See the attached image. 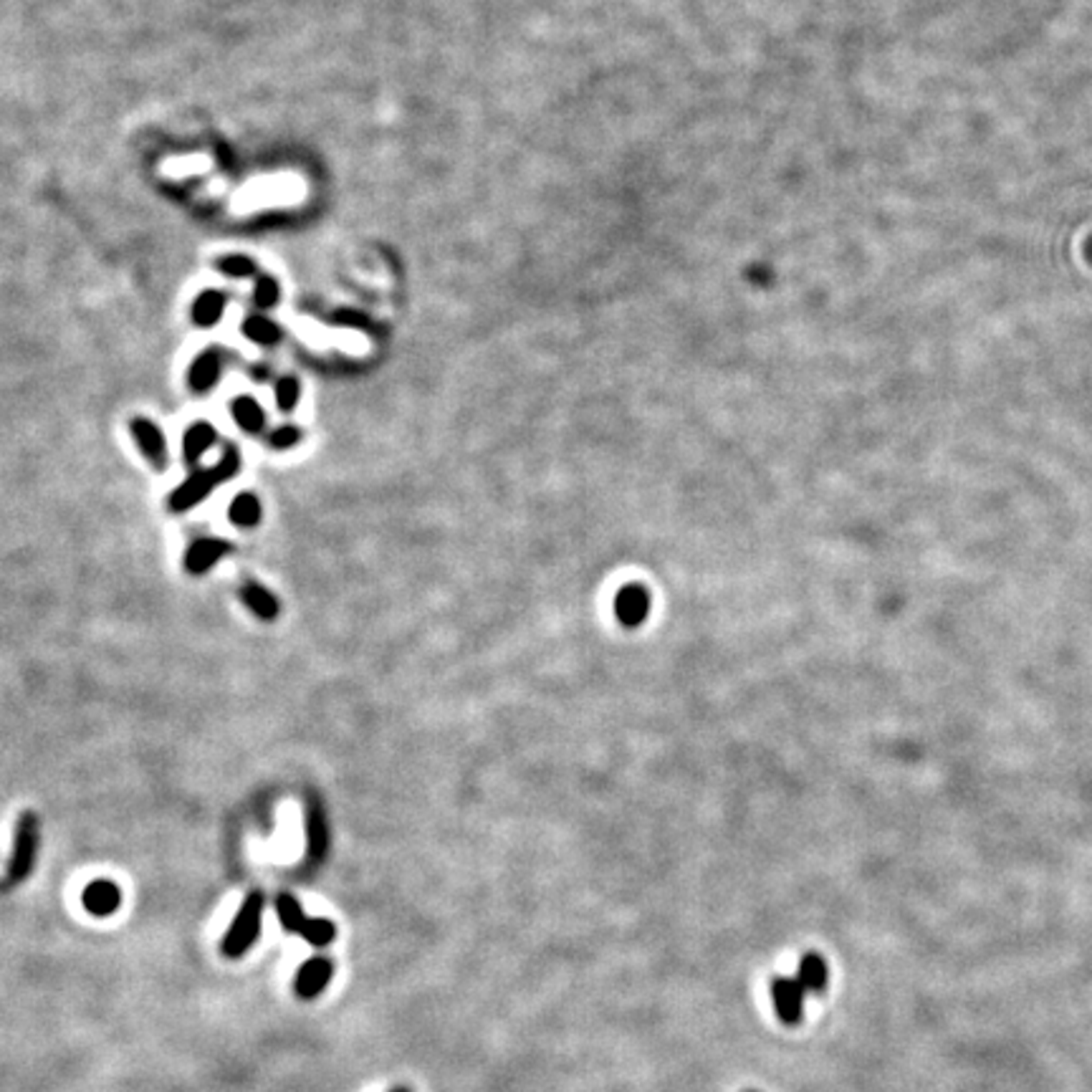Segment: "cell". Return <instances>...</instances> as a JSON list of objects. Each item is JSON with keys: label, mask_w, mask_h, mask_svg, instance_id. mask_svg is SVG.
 <instances>
[{"label": "cell", "mask_w": 1092, "mask_h": 1092, "mask_svg": "<svg viewBox=\"0 0 1092 1092\" xmlns=\"http://www.w3.org/2000/svg\"><path fill=\"white\" fill-rule=\"evenodd\" d=\"M226 303H228V297L223 291H218V289L202 291L190 309L193 324L200 329H213L220 322V316L226 314Z\"/></svg>", "instance_id": "4fadbf2b"}, {"label": "cell", "mask_w": 1092, "mask_h": 1092, "mask_svg": "<svg viewBox=\"0 0 1092 1092\" xmlns=\"http://www.w3.org/2000/svg\"><path fill=\"white\" fill-rule=\"evenodd\" d=\"M233 552V544L231 541H223V539H198V541H193L190 546H188V552H185V569L190 572V574H205V572H210L213 569V564L220 562L223 557H228Z\"/></svg>", "instance_id": "ba28073f"}, {"label": "cell", "mask_w": 1092, "mask_h": 1092, "mask_svg": "<svg viewBox=\"0 0 1092 1092\" xmlns=\"http://www.w3.org/2000/svg\"><path fill=\"white\" fill-rule=\"evenodd\" d=\"M122 903V893L112 880H94L84 891V908L92 916H112Z\"/></svg>", "instance_id": "7c38bea8"}, {"label": "cell", "mask_w": 1092, "mask_h": 1092, "mask_svg": "<svg viewBox=\"0 0 1092 1092\" xmlns=\"http://www.w3.org/2000/svg\"><path fill=\"white\" fill-rule=\"evenodd\" d=\"M796 981L804 987V992H825L827 989V963L817 954H807L799 961V976Z\"/></svg>", "instance_id": "ac0fdd59"}, {"label": "cell", "mask_w": 1092, "mask_h": 1092, "mask_svg": "<svg viewBox=\"0 0 1092 1092\" xmlns=\"http://www.w3.org/2000/svg\"><path fill=\"white\" fill-rule=\"evenodd\" d=\"M278 298H281V286H278V281L273 278V276H259L256 278V284H253V303L259 306V309H271V306H276L278 303Z\"/></svg>", "instance_id": "7402d4cb"}, {"label": "cell", "mask_w": 1092, "mask_h": 1092, "mask_svg": "<svg viewBox=\"0 0 1092 1092\" xmlns=\"http://www.w3.org/2000/svg\"><path fill=\"white\" fill-rule=\"evenodd\" d=\"M35 847H38V820H35L34 812H23L16 822L13 855H10V867H8L10 883H21V880L29 878L35 860Z\"/></svg>", "instance_id": "3957f363"}, {"label": "cell", "mask_w": 1092, "mask_h": 1092, "mask_svg": "<svg viewBox=\"0 0 1092 1092\" xmlns=\"http://www.w3.org/2000/svg\"><path fill=\"white\" fill-rule=\"evenodd\" d=\"M298 936H303L311 946H329L336 936V926L327 918H309Z\"/></svg>", "instance_id": "44dd1931"}, {"label": "cell", "mask_w": 1092, "mask_h": 1092, "mask_svg": "<svg viewBox=\"0 0 1092 1092\" xmlns=\"http://www.w3.org/2000/svg\"><path fill=\"white\" fill-rule=\"evenodd\" d=\"M393 1092H410V1090H407V1088H395Z\"/></svg>", "instance_id": "d4e9b609"}, {"label": "cell", "mask_w": 1092, "mask_h": 1092, "mask_svg": "<svg viewBox=\"0 0 1092 1092\" xmlns=\"http://www.w3.org/2000/svg\"><path fill=\"white\" fill-rule=\"evenodd\" d=\"M329 850V822L319 796H306V862L319 865Z\"/></svg>", "instance_id": "277c9868"}, {"label": "cell", "mask_w": 1092, "mask_h": 1092, "mask_svg": "<svg viewBox=\"0 0 1092 1092\" xmlns=\"http://www.w3.org/2000/svg\"><path fill=\"white\" fill-rule=\"evenodd\" d=\"M276 913H278L281 926L286 928L289 933H301L303 923L309 921V918L303 916V908L298 905L297 897L289 893H284L276 897Z\"/></svg>", "instance_id": "d6986e66"}, {"label": "cell", "mask_w": 1092, "mask_h": 1092, "mask_svg": "<svg viewBox=\"0 0 1092 1092\" xmlns=\"http://www.w3.org/2000/svg\"><path fill=\"white\" fill-rule=\"evenodd\" d=\"M298 440H301V431L297 425H281L268 435V445L273 450H289V448L298 445Z\"/></svg>", "instance_id": "cb8c5ba5"}, {"label": "cell", "mask_w": 1092, "mask_h": 1092, "mask_svg": "<svg viewBox=\"0 0 1092 1092\" xmlns=\"http://www.w3.org/2000/svg\"><path fill=\"white\" fill-rule=\"evenodd\" d=\"M240 602L259 617V620H264V623H273L276 617H278V612H281V604H278V599L276 595L271 592V590H265L264 584H259V582H246V584H240Z\"/></svg>", "instance_id": "8fae6325"}, {"label": "cell", "mask_w": 1092, "mask_h": 1092, "mask_svg": "<svg viewBox=\"0 0 1092 1092\" xmlns=\"http://www.w3.org/2000/svg\"><path fill=\"white\" fill-rule=\"evenodd\" d=\"M331 974H334V966H331L329 959L314 956V959L306 961L298 968L297 981H294V989H297L298 999H314V996H319L331 981Z\"/></svg>", "instance_id": "9c48e42d"}, {"label": "cell", "mask_w": 1092, "mask_h": 1092, "mask_svg": "<svg viewBox=\"0 0 1092 1092\" xmlns=\"http://www.w3.org/2000/svg\"><path fill=\"white\" fill-rule=\"evenodd\" d=\"M804 987L796 979L776 976L771 981V999L776 1006V1017L784 1025H799L801 1022V1001H804Z\"/></svg>", "instance_id": "52a82bcc"}, {"label": "cell", "mask_w": 1092, "mask_h": 1092, "mask_svg": "<svg viewBox=\"0 0 1092 1092\" xmlns=\"http://www.w3.org/2000/svg\"><path fill=\"white\" fill-rule=\"evenodd\" d=\"M134 443L139 448V453L150 461L155 470H165L167 468V440L163 431L150 420V418H132L130 423Z\"/></svg>", "instance_id": "8992f818"}, {"label": "cell", "mask_w": 1092, "mask_h": 1092, "mask_svg": "<svg viewBox=\"0 0 1092 1092\" xmlns=\"http://www.w3.org/2000/svg\"><path fill=\"white\" fill-rule=\"evenodd\" d=\"M653 597L642 584H625L615 597V615L625 628H640L650 617Z\"/></svg>", "instance_id": "5b68a950"}, {"label": "cell", "mask_w": 1092, "mask_h": 1092, "mask_svg": "<svg viewBox=\"0 0 1092 1092\" xmlns=\"http://www.w3.org/2000/svg\"><path fill=\"white\" fill-rule=\"evenodd\" d=\"M231 415L233 420H235V425L243 432H248V435H261L265 431L264 407L259 405V399L251 398V395L233 398Z\"/></svg>", "instance_id": "9a60e30c"}, {"label": "cell", "mask_w": 1092, "mask_h": 1092, "mask_svg": "<svg viewBox=\"0 0 1092 1092\" xmlns=\"http://www.w3.org/2000/svg\"><path fill=\"white\" fill-rule=\"evenodd\" d=\"M240 331H243V336H246V339H251L253 344H261V347H276V344L281 342V336H284V331L278 329V324H276V322H271V319L264 316V314H253V316H248V319L240 324Z\"/></svg>", "instance_id": "e0dca14e"}, {"label": "cell", "mask_w": 1092, "mask_h": 1092, "mask_svg": "<svg viewBox=\"0 0 1092 1092\" xmlns=\"http://www.w3.org/2000/svg\"><path fill=\"white\" fill-rule=\"evenodd\" d=\"M261 516H264V508H261V501H259V496H253V494H238V496L231 501L228 519H231L235 527H240V529H253V527H259Z\"/></svg>", "instance_id": "2e32d148"}, {"label": "cell", "mask_w": 1092, "mask_h": 1092, "mask_svg": "<svg viewBox=\"0 0 1092 1092\" xmlns=\"http://www.w3.org/2000/svg\"><path fill=\"white\" fill-rule=\"evenodd\" d=\"M240 470V456H238V450L228 445L226 450H223V456L218 458V463L210 465V468H200L195 470L190 478H185L172 494L167 498V506H169V511L172 514H185V511H190V508H195L200 501H205V498L210 496L220 483H226V481H231L233 476Z\"/></svg>", "instance_id": "6da1fadb"}, {"label": "cell", "mask_w": 1092, "mask_h": 1092, "mask_svg": "<svg viewBox=\"0 0 1092 1092\" xmlns=\"http://www.w3.org/2000/svg\"><path fill=\"white\" fill-rule=\"evenodd\" d=\"M264 903V893H259V891H251V893L246 895V900L240 903V910L233 918L231 928H228L223 943H220V951L228 959H240L256 943L259 930H261Z\"/></svg>", "instance_id": "7a4b0ae2"}, {"label": "cell", "mask_w": 1092, "mask_h": 1092, "mask_svg": "<svg viewBox=\"0 0 1092 1092\" xmlns=\"http://www.w3.org/2000/svg\"><path fill=\"white\" fill-rule=\"evenodd\" d=\"M220 372H223V357H220V349L210 347V349L200 352L198 357L193 360V364H190V369H188V382H190V390H193V393H200V395H202V393H210V390L215 387V382H218Z\"/></svg>", "instance_id": "30bf717a"}, {"label": "cell", "mask_w": 1092, "mask_h": 1092, "mask_svg": "<svg viewBox=\"0 0 1092 1092\" xmlns=\"http://www.w3.org/2000/svg\"><path fill=\"white\" fill-rule=\"evenodd\" d=\"M276 407H278V412H284V415H289V412H294L298 405V395H301V385H298L297 377H281L278 382H276Z\"/></svg>", "instance_id": "ffe728a7"}, {"label": "cell", "mask_w": 1092, "mask_h": 1092, "mask_svg": "<svg viewBox=\"0 0 1092 1092\" xmlns=\"http://www.w3.org/2000/svg\"><path fill=\"white\" fill-rule=\"evenodd\" d=\"M215 268H218L220 273L231 276V278H248V276H253V273H256V264H253V259L240 256V253H231V256L218 259V261H215Z\"/></svg>", "instance_id": "603a6c76"}, {"label": "cell", "mask_w": 1092, "mask_h": 1092, "mask_svg": "<svg viewBox=\"0 0 1092 1092\" xmlns=\"http://www.w3.org/2000/svg\"><path fill=\"white\" fill-rule=\"evenodd\" d=\"M215 440H218V432H215V428L208 420L193 423L185 431V437H182V458H185V463L198 465L200 458L213 448Z\"/></svg>", "instance_id": "5bb4252c"}]
</instances>
